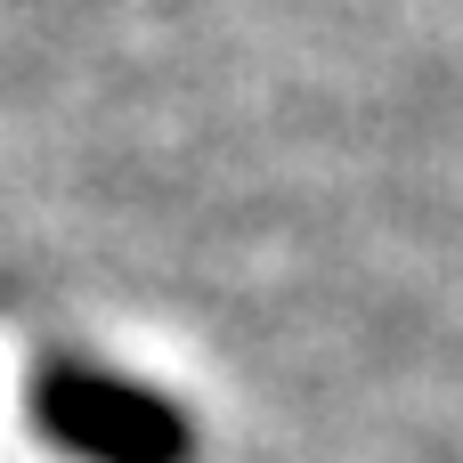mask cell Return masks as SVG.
I'll list each match as a JSON object with an SVG mask.
<instances>
[{
	"mask_svg": "<svg viewBox=\"0 0 463 463\" xmlns=\"http://www.w3.org/2000/svg\"><path fill=\"white\" fill-rule=\"evenodd\" d=\"M41 439L90 463H187V415L138 383L90 374V366H41L24 391Z\"/></svg>",
	"mask_w": 463,
	"mask_h": 463,
	"instance_id": "cell-1",
	"label": "cell"
}]
</instances>
